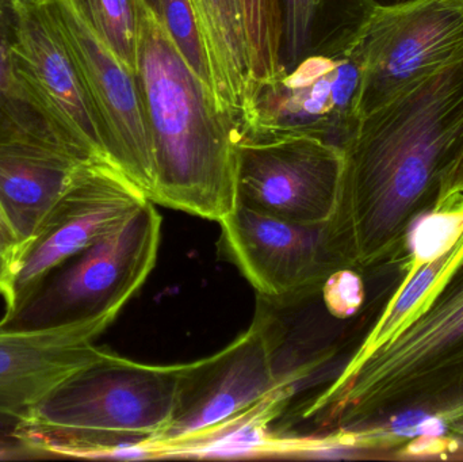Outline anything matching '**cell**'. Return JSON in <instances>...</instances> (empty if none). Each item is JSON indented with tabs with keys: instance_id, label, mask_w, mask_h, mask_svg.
I'll use <instances>...</instances> for the list:
<instances>
[{
	"instance_id": "obj_1",
	"label": "cell",
	"mask_w": 463,
	"mask_h": 462,
	"mask_svg": "<svg viewBox=\"0 0 463 462\" xmlns=\"http://www.w3.org/2000/svg\"><path fill=\"white\" fill-rule=\"evenodd\" d=\"M463 149V59L362 117L345 146L329 249L343 268L393 262Z\"/></svg>"
},
{
	"instance_id": "obj_2",
	"label": "cell",
	"mask_w": 463,
	"mask_h": 462,
	"mask_svg": "<svg viewBox=\"0 0 463 462\" xmlns=\"http://www.w3.org/2000/svg\"><path fill=\"white\" fill-rule=\"evenodd\" d=\"M301 418L391 448L421 430L463 428V257L407 327L340 372Z\"/></svg>"
},
{
	"instance_id": "obj_3",
	"label": "cell",
	"mask_w": 463,
	"mask_h": 462,
	"mask_svg": "<svg viewBox=\"0 0 463 462\" xmlns=\"http://www.w3.org/2000/svg\"><path fill=\"white\" fill-rule=\"evenodd\" d=\"M136 73L154 144L151 203L220 222L236 208V129L146 0Z\"/></svg>"
},
{
	"instance_id": "obj_4",
	"label": "cell",
	"mask_w": 463,
	"mask_h": 462,
	"mask_svg": "<svg viewBox=\"0 0 463 462\" xmlns=\"http://www.w3.org/2000/svg\"><path fill=\"white\" fill-rule=\"evenodd\" d=\"M184 368L109 349L49 393L22 434L43 458H105L121 445L152 442L173 418Z\"/></svg>"
},
{
	"instance_id": "obj_5",
	"label": "cell",
	"mask_w": 463,
	"mask_h": 462,
	"mask_svg": "<svg viewBox=\"0 0 463 462\" xmlns=\"http://www.w3.org/2000/svg\"><path fill=\"white\" fill-rule=\"evenodd\" d=\"M162 222L155 203L146 201L116 230L52 271L19 308L3 315L0 327L113 325L154 270Z\"/></svg>"
},
{
	"instance_id": "obj_6",
	"label": "cell",
	"mask_w": 463,
	"mask_h": 462,
	"mask_svg": "<svg viewBox=\"0 0 463 462\" xmlns=\"http://www.w3.org/2000/svg\"><path fill=\"white\" fill-rule=\"evenodd\" d=\"M280 327L269 309L256 312L245 333L212 357L184 363L175 409L149 444L159 457H190L234 420L291 387L277 369Z\"/></svg>"
},
{
	"instance_id": "obj_7",
	"label": "cell",
	"mask_w": 463,
	"mask_h": 462,
	"mask_svg": "<svg viewBox=\"0 0 463 462\" xmlns=\"http://www.w3.org/2000/svg\"><path fill=\"white\" fill-rule=\"evenodd\" d=\"M362 86L355 45L345 53L307 57L253 84L239 137L313 136L345 149L361 124Z\"/></svg>"
},
{
	"instance_id": "obj_8",
	"label": "cell",
	"mask_w": 463,
	"mask_h": 462,
	"mask_svg": "<svg viewBox=\"0 0 463 462\" xmlns=\"http://www.w3.org/2000/svg\"><path fill=\"white\" fill-rule=\"evenodd\" d=\"M355 48L364 117L463 59V0L377 5Z\"/></svg>"
},
{
	"instance_id": "obj_9",
	"label": "cell",
	"mask_w": 463,
	"mask_h": 462,
	"mask_svg": "<svg viewBox=\"0 0 463 462\" xmlns=\"http://www.w3.org/2000/svg\"><path fill=\"white\" fill-rule=\"evenodd\" d=\"M234 151L236 205L310 227L331 222L345 149L313 136H241Z\"/></svg>"
},
{
	"instance_id": "obj_10",
	"label": "cell",
	"mask_w": 463,
	"mask_h": 462,
	"mask_svg": "<svg viewBox=\"0 0 463 462\" xmlns=\"http://www.w3.org/2000/svg\"><path fill=\"white\" fill-rule=\"evenodd\" d=\"M80 68L102 124L109 162L151 201L154 144L137 73L128 68L68 0H43Z\"/></svg>"
},
{
	"instance_id": "obj_11",
	"label": "cell",
	"mask_w": 463,
	"mask_h": 462,
	"mask_svg": "<svg viewBox=\"0 0 463 462\" xmlns=\"http://www.w3.org/2000/svg\"><path fill=\"white\" fill-rule=\"evenodd\" d=\"M219 224L222 257L272 306L315 295L332 271L343 268L329 249L326 225L296 224L242 205Z\"/></svg>"
},
{
	"instance_id": "obj_12",
	"label": "cell",
	"mask_w": 463,
	"mask_h": 462,
	"mask_svg": "<svg viewBox=\"0 0 463 462\" xmlns=\"http://www.w3.org/2000/svg\"><path fill=\"white\" fill-rule=\"evenodd\" d=\"M146 201L110 163L84 165L24 252L5 315L19 308L52 271L116 230Z\"/></svg>"
},
{
	"instance_id": "obj_13",
	"label": "cell",
	"mask_w": 463,
	"mask_h": 462,
	"mask_svg": "<svg viewBox=\"0 0 463 462\" xmlns=\"http://www.w3.org/2000/svg\"><path fill=\"white\" fill-rule=\"evenodd\" d=\"M110 325L79 323L46 330L0 327V420L21 422L60 384L108 353L97 341Z\"/></svg>"
},
{
	"instance_id": "obj_14",
	"label": "cell",
	"mask_w": 463,
	"mask_h": 462,
	"mask_svg": "<svg viewBox=\"0 0 463 462\" xmlns=\"http://www.w3.org/2000/svg\"><path fill=\"white\" fill-rule=\"evenodd\" d=\"M15 22L19 51L35 83L68 127L109 162L102 124L80 68L45 3L18 5Z\"/></svg>"
},
{
	"instance_id": "obj_15",
	"label": "cell",
	"mask_w": 463,
	"mask_h": 462,
	"mask_svg": "<svg viewBox=\"0 0 463 462\" xmlns=\"http://www.w3.org/2000/svg\"><path fill=\"white\" fill-rule=\"evenodd\" d=\"M0 146H37L89 162H108L95 155L48 102L19 51L15 10L3 5H0Z\"/></svg>"
},
{
	"instance_id": "obj_16",
	"label": "cell",
	"mask_w": 463,
	"mask_h": 462,
	"mask_svg": "<svg viewBox=\"0 0 463 462\" xmlns=\"http://www.w3.org/2000/svg\"><path fill=\"white\" fill-rule=\"evenodd\" d=\"M90 163L94 162L52 149L0 146V203L18 232L24 255L49 212Z\"/></svg>"
},
{
	"instance_id": "obj_17",
	"label": "cell",
	"mask_w": 463,
	"mask_h": 462,
	"mask_svg": "<svg viewBox=\"0 0 463 462\" xmlns=\"http://www.w3.org/2000/svg\"><path fill=\"white\" fill-rule=\"evenodd\" d=\"M280 71L316 54L350 51L377 5L373 0H278Z\"/></svg>"
},
{
	"instance_id": "obj_18",
	"label": "cell",
	"mask_w": 463,
	"mask_h": 462,
	"mask_svg": "<svg viewBox=\"0 0 463 462\" xmlns=\"http://www.w3.org/2000/svg\"><path fill=\"white\" fill-rule=\"evenodd\" d=\"M213 72L217 105L234 129H241L250 76L239 0H193Z\"/></svg>"
},
{
	"instance_id": "obj_19",
	"label": "cell",
	"mask_w": 463,
	"mask_h": 462,
	"mask_svg": "<svg viewBox=\"0 0 463 462\" xmlns=\"http://www.w3.org/2000/svg\"><path fill=\"white\" fill-rule=\"evenodd\" d=\"M94 34L136 72L140 0H68Z\"/></svg>"
},
{
	"instance_id": "obj_20",
	"label": "cell",
	"mask_w": 463,
	"mask_h": 462,
	"mask_svg": "<svg viewBox=\"0 0 463 462\" xmlns=\"http://www.w3.org/2000/svg\"><path fill=\"white\" fill-rule=\"evenodd\" d=\"M253 84L280 72V24L278 0H239Z\"/></svg>"
},
{
	"instance_id": "obj_21",
	"label": "cell",
	"mask_w": 463,
	"mask_h": 462,
	"mask_svg": "<svg viewBox=\"0 0 463 462\" xmlns=\"http://www.w3.org/2000/svg\"><path fill=\"white\" fill-rule=\"evenodd\" d=\"M193 72L214 95L213 72L193 0H146ZM216 98V95H214Z\"/></svg>"
},
{
	"instance_id": "obj_22",
	"label": "cell",
	"mask_w": 463,
	"mask_h": 462,
	"mask_svg": "<svg viewBox=\"0 0 463 462\" xmlns=\"http://www.w3.org/2000/svg\"><path fill=\"white\" fill-rule=\"evenodd\" d=\"M320 290L326 311L336 319L354 316L364 301V281L355 269L340 268L332 271Z\"/></svg>"
},
{
	"instance_id": "obj_23",
	"label": "cell",
	"mask_w": 463,
	"mask_h": 462,
	"mask_svg": "<svg viewBox=\"0 0 463 462\" xmlns=\"http://www.w3.org/2000/svg\"><path fill=\"white\" fill-rule=\"evenodd\" d=\"M24 257L21 239L0 203V296L5 308L13 300L14 282Z\"/></svg>"
},
{
	"instance_id": "obj_24",
	"label": "cell",
	"mask_w": 463,
	"mask_h": 462,
	"mask_svg": "<svg viewBox=\"0 0 463 462\" xmlns=\"http://www.w3.org/2000/svg\"><path fill=\"white\" fill-rule=\"evenodd\" d=\"M35 460L43 458L22 434V423L0 420V460Z\"/></svg>"
},
{
	"instance_id": "obj_25",
	"label": "cell",
	"mask_w": 463,
	"mask_h": 462,
	"mask_svg": "<svg viewBox=\"0 0 463 462\" xmlns=\"http://www.w3.org/2000/svg\"><path fill=\"white\" fill-rule=\"evenodd\" d=\"M463 194V149L459 156L457 157L450 170L446 174L443 179L442 190H440L439 200H438L437 208L443 201L448 200L451 195ZM434 208V209H435Z\"/></svg>"
},
{
	"instance_id": "obj_26",
	"label": "cell",
	"mask_w": 463,
	"mask_h": 462,
	"mask_svg": "<svg viewBox=\"0 0 463 462\" xmlns=\"http://www.w3.org/2000/svg\"><path fill=\"white\" fill-rule=\"evenodd\" d=\"M38 2H43V0H0V5L5 8H11V10H15V7H18V5Z\"/></svg>"
},
{
	"instance_id": "obj_27",
	"label": "cell",
	"mask_w": 463,
	"mask_h": 462,
	"mask_svg": "<svg viewBox=\"0 0 463 462\" xmlns=\"http://www.w3.org/2000/svg\"><path fill=\"white\" fill-rule=\"evenodd\" d=\"M375 5H402V3L410 2V0H373Z\"/></svg>"
}]
</instances>
